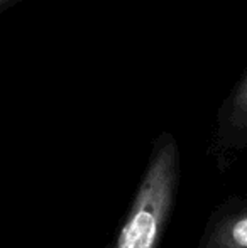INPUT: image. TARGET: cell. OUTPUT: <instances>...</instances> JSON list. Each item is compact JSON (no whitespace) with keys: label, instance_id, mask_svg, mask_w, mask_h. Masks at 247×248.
I'll return each mask as SVG.
<instances>
[{"label":"cell","instance_id":"obj_1","mask_svg":"<svg viewBox=\"0 0 247 248\" xmlns=\"http://www.w3.org/2000/svg\"><path fill=\"white\" fill-rule=\"evenodd\" d=\"M181 177L176 137L161 132L154 139L134 199L109 248H159L175 209Z\"/></svg>","mask_w":247,"mask_h":248},{"label":"cell","instance_id":"obj_2","mask_svg":"<svg viewBox=\"0 0 247 248\" xmlns=\"http://www.w3.org/2000/svg\"><path fill=\"white\" fill-rule=\"evenodd\" d=\"M197 248H247V196L229 198L210 213Z\"/></svg>","mask_w":247,"mask_h":248},{"label":"cell","instance_id":"obj_3","mask_svg":"<svg viewBox=\"0 0 247 248\" xmlns=\"http://www.w3.org/2000/svg\"><path fill=\"white\" fill-rule=\"evenodd\" d=\"M214 145L220 154H235L247 149V73L218 110Z\"/></svg>","mask_w":247,"mask_h":248},{"label":"cell","instance_id":"obj_4","mask_svg":"<svg viewBox=\"0 0 247 248\" xmlns=\"http://www.w3.org/2000/svg\"><path fill=\"white\" fill-rule=\"evenodd\" d=\"M17 2H20V0H0V12L5 10L7 7H12L14 3H17Z\"/></svg>","mask_w":247,"mask_h":248}]
</instances>
